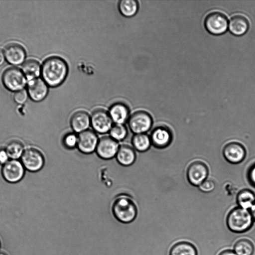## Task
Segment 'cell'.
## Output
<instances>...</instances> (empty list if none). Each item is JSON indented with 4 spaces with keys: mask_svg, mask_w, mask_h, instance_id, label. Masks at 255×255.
<instances>
[{
    "mask_svg": "<svg viewBox=\"0 0 255 255\" xmlns=\"http://www.w3.org/2000/svg\"><path fill=\"white\" fill-rule=\"evenodd\" d=\"M66 62L58 56H51L43 62L41 69L43 81L50 87H57L62 84L68 74Z\"/></svg>",
    "mask_w": 255,
    "mask_h": 255,
    "instance_id": "obj_1",
    "label": "cell"
},
{
    "mask_svg": "<svg viewBox=\"0 0 255 255\" xmlns=\"http://www.w3.org/2000/svg\"><path fill=\"white\" fill-rule=\"evenodd\" d=\"M253 221L250 211L239 207L229 212L226 223L230 231L241 233L249 230L252 226Z\"/></svg>",
    "mask_w": 255,
    "mask_h": 255,
    "instance_id": "obj_2",
    "label": "cell"
},
{
    "mask_svg": "<svg viewBox=\"0 0 255 255\" xmlns=\"http://www.w3.org/2000/svg\"><path fill=\"white\" fill-rule=\"evenodd\" d=\"M112 212L118 221L128 224L135 220L137 210L135 204L130 199L122 196L114 201L112 206Z\"/></svg>",
    "mask_w": 255,
    "mask_h": 255,
    "instance_id": "obj_3",
    "label": "cell"
},
{
    "mask_svg": "<svg viewBox=\"0 0 255 255\" xmlns=\"http://www.w3.org/2000/svg\"><path fill=\"white\" fill-rule=\"evenodd\" d=\"M1 80L5 87L11 91L21 90L26 84V78L23 72L16 67H10L5 70Z\"/></svg>",
    "mask_w": 255,
    "mask_h": 255,
    "instance_id": "obj_4",
    "label": "cell"
},
{
    "mask_svg": "<svg viewBox=\"0 0 255 255\" xmlns=\"http://www.w3.org/2000/svg\"><path fill=\"white\" fill-rule=\"evenodd\" d=\"M152 124L151 117L144 111L136 112L128 119L129 127L135 134L144 133L149 130Z\"/></svg>",
    "mask_w": 255,
    "mask_h": 255,
    "instance_id": "obj_5",
    "label": "cell"
},
{
    "mask_svg": "<svg viewBox=\"0 0 255 255\" xmlns=\"http://www.w3.org/2000/svg\"><path fill=\"white\" fill-rule=\"evenodd\" d=\"M21 163L28 170L36 172L42 168L44 160L42 153L35 148L26 149L21 156Z\"/></svg>",
    "mask_w": 255,
    "mask_h": 255,
    "instance_id": "obj_6",
    "label": "cell"
},
{
    "mask_svg": "<svg viewBox=\"0 0 255 255\" xmlns=\"http://www.w3.org/2000/svg\"><path fill=\"white\" fill-rule=\"evenodd\" d=\"M205 26L211 34L218 35L224 33L228 27V20L223 13L218 11L208 14L205 19Z\"/></svg>",
    "mask_w": 255,
    "mask_h": 255,
    "instance_id": "obj_7",
    "label": "cell"
},
{
    "mask_svg": "<svg viewBox=\"0 0 255 255\" xmlns=\"http://www.w3.org/2000/svg\"><path fill=\"white\" fill-rule=\"evenodd\" d=\"M208 173L207 165L202 161L195 160L189 165L187 177L191 184L198 186L207 179Z\"/></svg>",
    "mask_w": 255,
    "mask_h": 255,
    "instance_id": "obj_8",
    "label": "cell"
},
{
    "mask_svg": "<svg viewBox=\"0 0 255 255\" xmlns=\"http://www.w3.org/2000/svg\"><path fill=\"white\" fill-rule=\"evenodd\" d=\"M1 173L6 181L11 183L17 182L20 180L24 175V166L22 163L17 160H10L3 164Z\"/></svg>",
    "mask_w": 255,
    "mask_h": 255,
    "instance_id": "obj_9",
    "label": "cell"
},
{
    "mask_svg": "<svg viewBox=\"0 0 255 255\" xmlns=\"http://www.w3.org/2000/svg\"><path fill=\"white\" fill-rule=\"evenodd\" d=\"M90 118L93 128L100 133L108 132L113 126V121L109 113L104 110L95 111Z\"/></svg>",
    "mask_w": 255,
    "mask_h": 255,
    "instance_id": "obj_10",
    "label": "cell"
},
{
    "mask_svg": "<svg viewBox=\"0 0 255 255\" xmlns=\"http://www.w3.org/2000/svg\"><path fill=\"white\" fill-rule=\"evenodd\" d=\"M223 154L225 159L229 162L238 164L245 158L246 150L241 143L237 141H231L224 146Z\"/></svg>",
    "mask_w": 255,
    "mask_h": 255,
    "instance_id": "obj_11",
    "label": "cell"
},
{
    "mask_svg": "<svg viewBox=\"0 0 255 255\" xmlns=\"http://www.w3.org/2000/svg\"><path fill=\"white\" fill-rule=\"evenodd\" d=\"M118 149L119 145L116 140L111 136H105L99 140L96 150L100 157L109 159L116 155Z\"/></svg>",
    "mask_w": 255,
    "mask_h": 255,
    "instance_id": "obj_12",
    "label": "cell"
},
{
    "mask_svg": "<svg viewBox=\"0 0 255 255\" xmlns=\"http://www.w3.org/2000/svg\"><path fill=\"white\" fill-rule=\"evenodd\" d=\"M98 141L96 133L92 130L87 129L79 133L77 146L81 152L90 153L96 149Z\"/></svg>",
    "mask_w": 255,
    "mask_h": 255,
    "instance_id": "obj_13",
    "label": "cell"
},
{
    "mask_svg": "<svg viewBox=\"0 0 255 255\" xmlns=\"http://www.w3.org/2000/svg\"><path fill=\"white\" fill-rule=\"evenodd\" d=\"M4 55L8 63L12 65H18L21 64L24 60L26 52L21 45L12 42L5 46Z\"/></svg>",
    "mask_w": 255,
    "mask_h": 255,
    "instance_id": "obj_14",
    "label": "cell"
},
{
    "mask_svg": "<svg viewBox=\"0 0 255 255\" xmlns=\"http://www.w3.org/2000/svg\"><path fill=\"white\" fill-rule=\"evenodd\" d=\"M151 143L156 147L163 148L171 143L172 135L167 128L158 127L154 129L150 136Z\"/></svg>",
    "mask_w": 255,
    "mask_h": 255,
    "instance_id": "obj_15",
    "label": "cell"
},
{
    "mask_svg": "<svg viewBox=\"0 0 255 255\" xmlns=\"http://www.w3.org/2000/svg\"><path fill=\"white\" fill-rule=\"evenodd\" d=\"M46 83L40 78H35L29 81L28 85V93L30 98L34 101L43 100L48 93Z\"/></svg>",
    "mask_w": 255,
    "mask_h": 255,
    "instance_id": "obj_16",
    "label": "cell"
},
{
    "mask_svg": "<svg viewBox=\"0 0 255 255\" xmlns=\"http://www.w3.org/2000/svg\"><path fill=\"white\" fill-rule=\"evenodd\" d=\"M70 124L74 131L80 133L88 129L91 124V118L86 112L78 111L72 115Z\"/></svg>",
    "mask_w": 255,
    "mask_h": 255,
    "instance_id": "obj_17",
    "label": "cell"
},
{
    "mask_svg": "<svg viewBox=\"0 0 255 255\" xmlns=\"http://www.w3.org/2000/svg\"><path fill=\"white\" fill-rule=\"evenodd\" d=\"M109 114L112 121L116 124L123 125L128 118L129 110L125 104L117 103L111 106Z\"/></svg>",
    "mask_w": 255,
    "mask_h": 255,
    "instance_id": "obj_18",
    "label": "cell"
},
{
    "mask_svg": "<svg viewBox=\"0 0 255 255\" xmlns=\"http://www.w3.org/2000/svg\"><path fill=\"white\" fill-rule=\"evenodd\" d=\"M249 27L248 19L242 15H234L230 20L229 29L236 35L244 34L248 30Z\"/></svg>",
    "mask_w": 255,
    "mask_h": 255,
    "instance_id": "obj_19",
    "label": "cell"
},
{
    "mask_svg": "<svg viewBox=\"0 0 255 255\" xmlns=\"http://www.w3.org/2000/svg\"><path fill=\"white\" fill-rule=\"evenodd\" d=\"M116 157L121 164L128 166L134 162L135 159V153L132 147L124 144L119 147Z\"/></svg>",
    "mask_w": 255,
    "mask_h": 255,
    "instance_id": "obj_20",
    "label": "cell"
},
{
    "mask_svg": "<svg viewBox=\"0 0 255 255\" xmlns=\"http://www.w3.org/2000/svg\"><path fill=\"white\" fill-rule=\"evenodd\" d=\"M169 255H197L195 246L187 242H180L171 248Z\"/></svg>",
    "mask_w": 255,
    "mask_h": 255,
    "instance_id": "obj_21",
    "label": "cell"
},
{
    "mask_svg": "<svg viewBox=\"0 0 255 255\" xmlns=\"http://www.w3.org/2000/svg\"><path fill=\"white\" fill-rule=\"evenodd\" d=\"M236 199L240 207L248 210L255 202V195L252 190L244 189L239 191Z\"/></svg>",
    "mask_w": 255,
    "mask_h": 255,
    "instance_id": "obj_22",
    "label": "cell"
},
{
    "mask_svg": "<svg viewBox=\"0 0 255 255\" xmlns=\"http://www.w3.org/2000/svg\"><path fill=\"white\" fill-rule=\"evenodd\" d=\"M40 70L38 61L33 59L26 60L22 66V72L29 80L36 78L40 74Z\"/></svg>",
    "mask_w": 255,
    "mask_h": 255,
    "instance_id": "obj_23",
    "label": "cell"
},
{
    "mask_svg": "<svg viewBox=\"0 0 255 255\" xmlns=\"http://www.w3.org/2000/svg\"><path fill=\"white\" fill-rule=\"evenodd\" d=\"M234 249L237 255H253L255 251L254 244L247 239H242L237 241Z\"/></svg>",
    "mask_w": 255,
    "mask_h": 255,
    "instance_id": "obj_24",
    "label": "cell"
},
{
    "mask_svg": "<svg viewBox=\"0 0 255 255\" xmlns=\"http://www.w3.org/2000/svg\"><path fill=\"white\" fill-rule=\"evenodd\" d=\"M138 8V3L134 0H122L119 3L120 12L126 17H131L135 15Z\"/></svg>",
    "mask_w": 255,
    "mask_h": 255,
    "instance_id": "obj_25",
    "label": "cell"
},
{
    "mask_svg": "<svg viewBox=\"0 0 255 255\" xmlns=\"http://www.w3.org/2000/svg\"><path fill=\"white\" fill-rule=\"evenodd\" d=\"M5 150L9 158L12 159L19 158L23 152V145L18 140H11L6 145Z\"/></svg>",
    "mask_w": 255,
    "mask_h": 255,
    "instance_id": "obj_26",
    "label": "cell"
},
{
    "mask_svg": "<svg viewBox=\"0 0 255 255\" xmlns=\"http://www.w3.org/2000/svg\"><path fill=\"white\" fill-rule=\"evenodd\" d=\"M133 147L140 152L147 150L151 144L150 137L145 133L135 134L132 139Z\"/></svg>",
    "mask_w": 255,
    "mask_h": 255,
    "instance_id": "obj_27",
    "label": "cell"
},
{
    "mask_svg": "<svg viewBox=\"0 0 255 255\" xmlns=\"http://www.w3.org/2000/svg\"><path fill=\"white\" fill-rule=\"evenodd\" d=\"M109 131L110 136L116 141L123 140L127 134V128L122 124H115Z\"/></svg>",
    "mask_w": 255,
    "mask_h": 255,
    "instance_id": "obj_28",
    "label": "cell"
},
{
    "mask_svg": "<svg viewBox=\"0 0 255 255\" xmlns=\"http://www.w3.org/2000/svg\"><path fill=\"white\" fill-rule=\"evenodd\" d=\"M63 142L67 148H73L77 145L78 136L73 133H68L64 136Z\"/></svg>",
    "mask_w": 255,
    "mask_h": 255,
    "instance_id": "obj_29",
    "label": "cell"
},
{
    "mask_svg": "<svg viewBox=\"0 0 255 255\" xmlns=\"http://www.w3.org/2000/svg\"><path fill=\"white\" fill-rule=\"evenodd\" d=\"M198 188L203 192H211L215 188V184L213 180L206 179L199 186H198Z\"/></svg>",
    "mask_w": 255,
    "mask_h": 255,
    "instance_id": "obj_30",
    "label": "cell"
},
{
    "mask_svg": "<svg viewBox=\"0 0 255 255\" xmlns=\"http://www.w3.org/2000/svg\"><path fill=\"white\" fill-rule=\"evenodd\" d=\"M27 98L25 90H21L16 92L13 95V99L17 104H21L25 103Z\"/></svg>",
    "mask_w": 255,
    "mask_h": 255,
    "instance_id": "obj_31",
    "label": "cell"
},
{
    "mask_svg": "<svg viewBox=\"0 0 255 255\" xmlns=\"http://www.w3.org/2000/svg\"><path fill=\"white\" fill-rule=\"evenodd\" d=\"M248 178L250 183L255 187V164L250 168L248 172Z\"/></svg>",
    "mask_w": 255,
    "mask_h": 255,
    "instance_id": "obj_32",
    "label": "cell"
},
{
    "mask_svg": "<svg viewBox=\"0 0 255 255\" xmlns=\"http://www.w3.org/2000/svg\"><path fill=\"white\" fill-rule=\"evenodd\" d=\"M8 158L5 149H0V164H4L8 161Z\"/></svg>",
    "mask_w": 255,
    "mask_h": 255,
    "instance_id": "obj_33",
    "label": "cell"
},
{
    "mask_svg": "<svg viewBox=\"0 0 255 255\" xmlns=\"http://www.w3.org/2000/svg\"><path fill=\"white\" fill-rule=\"evenodd\" d=\"M218 255H237L234 251L230 250H224Z\"/></svg>",
    "mask_w": 255,
    "mask_h": 255,
    "instance_id": "obj_34",
    "label": "cell"
},
{
    "mask_svg": "<svg viewBox=\"0 0 255 255\" xmlns=\"http://www.w3.org/2000/svg\"><path fill=\"white\" fill-rule=\"evenodd\" d=\"M250 212L253 218V220L255 221V202L250 209Z\"/></svg>",
    "mask_w": 255,
    "mask_h": 255,
    "instance_id": "obj_35",
    "label": "cell"
},
{
    "mask_svg": "<svg viewBox=\"0 0 255 255\" xmlns=\"http://www.w3.org/2000/svg\"><path fill=\"white\" fill-rule=\"evenodd\" d=\"M5 56L4 53L0 50V66L3 64L4 61Z\"/></svg>",
    "mask_w": 255,
    "mask_h": 255,
    "instance_id": "obj_36",
    "label": "cell"
},
{
    "mask_svg": "<svg viewBox=\"0 0 255 255\" xmlns=\"http://www.w3.org/2000/svg\"><path fill=\"white\" fill-rule=\"evenodd\" d=\"M0 255H6L3 253H0Z\"/></svg>",
    "mask_w": 255,
    "mask_h": 255,
    "instance_id": "obj_37",
    "label": "cell"
}]
</instances>
